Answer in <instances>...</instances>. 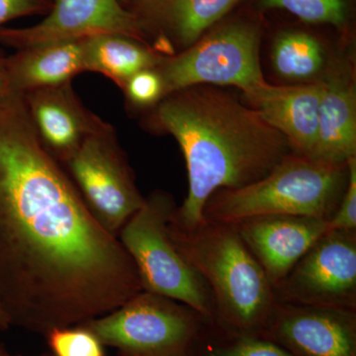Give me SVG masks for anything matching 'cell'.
Masks as SVG:
<instances>
[{
  "label": "cell",
  "instance_id": "1",
  "mask_svg": "<svg viewBox=\"0 0 356 356\" xmlns=\"http://www.w3.org/2000/svg\"><path fill=\"white\" fill-rule=\"evenodd\" d=\"M142 291L119 238L40 142L23 95L0 100V306L11 325L46 336Z\"/></svg>",
  "mask_w": 356,
  "mask_h": 356
},
{
  "label": "cell",
  "instance_id": "2",
  "mask_svg": "<svg viewBox=\"0 0 356 356\" xmlns=\"http://www.w3.org/2000/svg\"><path fill=\"white\" fill-rule=\"evenodd\" d=\"M147 125L172 135L184 154L188 193L170 221L195 227L214 192L254 184L292 153L282 134L254 108L209 86L175 91L149 110Z\"/></svg>",
  "mask_w": 356,
  "mask_h": 356
},
{
  "label": "cell",
  "instance_id": "3",
  "mask_svg": "<svg viewBox=\"0 0 356 356\" xmlns=\"http://www.w3.org/2000/svg\"><path fill=\"white\" fill-rule=\"evenodd\" d=\"M168 233L179 254L209 287L214 323L238 336L261 334L277 302L273 285L236 225L205 220L186 228L170 220Z\"/></svg>",
  "mask_w": 356,
  "mask_h": 356
},
{
  "label": "cell",
  "instance_id": "4",
  "mask_svg": "<svg viewBox=\"0 0 356 356\" xmlns=\"http://www.w3.org/2000/svg\"><path fill=\"white\" fill-rule=\"evenodd\" d=\"M348 178V163L332 165L291 153L259 181L214 192L204 206V219L236 225L252 218L292 215L329 221Z\"/></svg>",
  "mask_w": 356,
  "mask_h": 356
},
{
  "label": "cell",
  "instance_id": "5",
  "mask_svg": "<svg viewBox=\"0 0 356 356\" xmlns=\"http://www.w3.org/2000/svg\"><path fill=\"white\" fill-rule=\"evenodd\" d=\"M175 208L170 193L154 191L124 225L118 238L137 269L143 291L184 304L212 324L215 308L209 287L179 254L168 233Z\"/></svg>",
  "mask_w": 356,
  "mask_h": 356
},
{
  "label": "cell",
  "instance_id": "6",
  "mask_svg": "<svg viewBox=\"0 0 356 356\" xmlns=\"http://www.w3.org/2000/svg\"><path fill=\"white\" fill-rule=\"evenodd\" d=\"M257 26L238 21L221 26L185 50L163 56L154 67L165 97L197 86H233L245 97L267 83L259 62Z\"/></svg>",
  "mask_w": 356,
  "mask_h": 356
},
{
  "label": "cell",
  "instance_id": "7",
  "mask_svg": "<svg viewBox=\"0 0 356 356\" xmlns=\"http://www.w3.org/2000/svg\"><path fill=\"white\" fill-rule=\"evenodd\" d=\"M201 323L208 322L188 306L142 291L116 310L79 325L121 355L188 356Z\"/></svg>",
  "mask_w": 356,
  "mask_h": 356
},
{
  "label": "cell",
  "instance_id": "8",
  "mask_svg": "<svg viewBox=\"0 0 356 356\" xmlns=\"http://www.w3.org/2000/svg\"><path fill=\"white\" fill-rule=\"evenodd\" d=\"M93 217L118 238L128 220L144 205L127 156L108 124L89 136L60 165Z\"/></svg>",
  "mask_w": 356,
  "mask_h": 356
},
{
  "label": "cell",
  "instance_id": "9",
  "mask_svg": "<svg viewBox=\"0 0 356 356\" xmlns=\"http://www.w3.org/2000/svg\"><path fill=\"white\" fill-rule=\"evenodd\" d=\"M273 292L277 303L356 311V229L327 232Z\"/></svg>",
  "mask_w": 356,
  "mask_h": 356
},
{
  "label": "cell",
  "instance_id": "10",
  "mask_svg": "<svg viewBox=\"0 0 356 356\" xmlns=\"http://www.w3.org/2000/svg\"><path fill=\"white\" fill-rule=\"evenodd\" d=\"M123 34L147 42L137 18L119 0H54L41 22L0 28V48L17 51L34 44L97 34Z\"/></svg>",
  "mask_w": 356,
  "mask_h": 356
},
{
  "label": "cell",
  "instance_id": "11",
  "mask_svg": "<svg viewBox=\"0 0 356 356\" xmlns=\"http://www.w3.org/2000/svg\"><path fill=\"white\" fill-rule=\"evenodd\" d=\"M261 334L296 356H356V311L277 303Z\"/></svg>",
  "mask_w": 356,
  "mask_h": 356
},
{
  "label": "cell",
  "instance_id": "12",
  "mask_svg": "<svg viewBox=\"0 0 356 356\" xmlns=\"http://www.w3.org/2000/svg\"><path fill=\"white\" fill-rule=\"evenodd\" d=\"M22 95L37 137L60 165L76 153L89 136L109 124L83 104L72 81Z\"/></svg>",
  "mask_w": 356,
  "mask_h": 356
},
{
  "label": "cell",
  "instance_id": "13",
  "mask_svg": "<svg viewBox=\"0 0 356 356\" xmlns=\"http://www.w3.org/2000/svg\"><path fill=\"white\" fill-rule=\"evenodd\" d=\"M236 227L273 288L329 232L325 220L292 215L252 218Z\"/></svg>",
  "mask_w": 356,
  "mask_h": 356
},
{
  "label": "cell",
  "instance_id": "14",
  "mask_svg": "<svg viewBox=\"0 0 356 356\" xmlns=\"http://www.w3.org/2000/svg\"><path fill=\"white\" fill-rule=\"evenodd\" d=\"M238 0H133L126 7L153 48L163 56L191 47L236 6Z\"/></svg>",
  "mask_w": 356,
  "mask_h": 356
},
{
  "label": "cell",
  "instance_id": "15",
  "mask_svg": "<svg viewBox=\"0 0 356 356\" xmlns=\"http://www.w3.org/2000/svg\"><path fill=\"white\" fill-rule=\"evenodd\" d=\"M321 95V81L287 86L267 83L247 99L286 138L293 154L312 158L317 143Z\"/></svg>",
  "mask_w": 356,
  "mask_h": 356
},
{
  "label": "cell",
  "instance_id": "16",
  "mask_svg": "<svg viewBox=\"0 0 356 356\" xmlns=\"http://www.w3.org/2000/svg\"><path fill=\"white\" fill-rule=\"evenodd\" d=\"M317 143L312 159L346 165L356 154V93L350 70L339 65L323 81Z\"/></svg>",
  "mask_w": 356,
  "mask_h": 356
},
{
  "label": "cell",
  "instance_id": "17",
  "mask_svg": "<svg viewBox=\"0 0 356 356\" xmlns=\"http://www.w3.org/2000/svg\"><path fill=\"white\" fill-rule=\"evenodd\" d=\"M6 72L11 91L21 95L72 81L88 72L84 37L15 51L7 55Z\"/></svg>",
  "mask_w": 356,
  "mask_h": 356
},
{
  "label": "cell",
  "instance_id": "18",
  "mask_svg": "<svg viewBox=\"0 0 356 356\" xmlns=\"http://www.w3.org/2000/svg\"><path fill=\"white\" fill-rule=\"evenodd\" d=\"M84 47L88 72L102 74L120 89L138 72L156 67L163 57L147 42L113 33L84 37Z\"/></svg>",
  "mask_w": 356,
  "mask_h": 356
},
{
  "label": "cell",
  "instance_id": "19",
  "mask_svg": "<svg viewBox=\"0 0 356 356\" xmlns=\"http://www.w3.org/2000/svg\"><path fill=\"white\" fill-rule=\"evenodd\" d=\"M273 62L281 76L307 79L316 76L324 64L320 42L307 33L284 32L275 40Z\"/></svg>",
  "mask_w": 356,
  "mask_h": 356
},
{
  "label": "cell",
  "instance_id": "20",
  "mask_svg": "<svg viewBox=\"0 0 356 356\" xmlns=\"http://www.w3.org/2000/svg\"><path fill=\"white\" fill-rule=\"evenodd\" d=\"M264 8L283 9L304 22L341 27L346 21V0H261Z\"/></svg>",
  "mask_w": 356,
  "mask_h": 356
},
{
  "label": "cell",
  "instance_id": "21",
  "mask_svg": "<svg viewBox=\"0 0 356 356\" xmlns=\"http://www.w3.org/2000/svg\"><path fill=\"white\" fill-rule=\"evenodd\" d=\"M54 356H104V346L83 325L56 327L46 334Z\"/></svg>",
  "mask_w": 356,
  "mask_h": 356
},
{
  "label": "cell",
  "instance_id": "22",
  "mask_svg": "<svg viewBox=\"0 0 356 356\" xmlns=\"http://www.w3.org/2000/svg\"><path fill=\"white\" fill-rule=\"evenodd\" d=\"M121 90L130 110L153 109L165 97L163 81L154 67L136 74Z\"/></svg>",
  "mask_w": 356,
  "mask_h": 356
},
{
  "label": "cell",
  "instance_id": "23",
  "mask_svg": "<svg viewBox=\"0 0 356 356\" xmlns=\"http://www.w3.org/2000/svg\"><path fill=\"white\" fill-rule=\"evenodd\" d=\"M206 356H296L264 337L238 336L226 346L208 351Z\"/></svg>",
  "mask_w": 356,
  "mask_h": 356
},
{
  "label": "cell",
  "instance_id": "24",
  "mask_svg": "<svg viewBox=\"0 0 356 356\" xmlns=\"http://www.w3.org/2000/svg\"><path fill=\"white\" fill-rule=\"evenodd\" d=\"M348 185L334 216L327 221V231L356 229V159L348 161Z\"/></svg>",
  "mask_w": 356,
  "mask_h": 356
},
{
  "label": "cell",
  "instance_id": "25",
  "mask_svg": "<svg viewBox=\"0 0 356 356\" xmlns=\"http://www.w3.org/2000/svg\"><path fill=\"white\" fill-rule=\"evenodd\" d=\"M53 0H0V28L18 18L47 15Z\"/></svg>",
  "mask_w": 356,
  "mask_h": 356
},
{
  "label": "cell",
  "instance_id": "26",
  "mask_svg": "<svg viewBox=\"0 0 356 356\" xmlns=\"http://www.w3.org/2000/svg\"><path fill=\"white\" fill-rule=\"evenodd\" d=\"M6 57V51L3 49L0 48V100L3 99L13 92L9 88L8 77H7Z\"/></svg>",
  "mask_w": 356,
  "mask_h": 356
},
{
  "label": "cell",
  "instance_id": "27",
  "mask_svg": "<svg viewBox=\"0 0 356 356\" xmlns=\"http://www.w3.org/2000/svg\"><path fill=\"white\" fill-rule=\"evenodd\" d=\"M9 327H11L10 321L2 307L0 306V330H6Z\"/></svg>",
  "mask_w": 356,
  "mask_h": 356
},
{
  "label": "cell",
  "instance_id": "28",
  "mask_svg": "<svg viewBox=\"0 0 356 356\" xmlns=\"http://www.w3.org/2000/svg\"><path fill=\"white\" fill-rule=\"evenodd\" d=\"M0 356H18V355H9V353H4V351L0 350ZM41 356H51V355H41Z\"/></svg>",
  "mask_w": 356,
  "mask_h": 356
},
{
  "label": "cell",
  "instance_id": "29",
  "mask_svg": "<svg viewBox=\"0 0 356 356\" xmlns=\"http://www.w3.org/2000/svg\"><path fill=\"white\" fill-rule=\"evenodd\" d=\"M119 1L121 2V3H128V2L133 1V0H119Z\"/></svg>",
  "mask_w": 356,
  "mask_h": 356
},
{
  "label": "cell",
  "instance_id": "30",
  "mask_svg": "<svg viewBox=\"0 0 356 356\" xmlns=\"http://www.w3.org/2000/svg\"><path fill=\"white\" fill-rule=\"evenodd\" d=\"M120 356H128V355H121Z\"/></svg>",
  "mask_w": 356,
  "mask_h": 356
}]
</instances>
